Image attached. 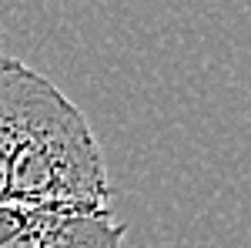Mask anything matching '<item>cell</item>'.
Here are the masks:
<instances>
[{
	"label": "cell",
	"instance_id": "7a4b0ae2",
	"mask_svg": "<svg viewBox=\"0 0 251 248\" xmlns=\"http://www.w3.org/2000/svg\"><path fill=\"white\" fill-rule=\"evenodd\" d=\"M124 235H127V225L117 221L111 208H40L27 228L7 238L0 248H121Z\"/></svg>",
	"mask_w": 251,
	"mask_h": 248
},
{
	"label": "cell",
	"instance_id": "3957f363",
	"mask_svg": "<svg viewBox=\"0 0 251 248\" xmlns=\"http://www.w3.org/2000/svg\"><path fill=\"white\" fill-rule=\"evenodd\" d=\"M50 81L24 60L0 54V201H7V178L20 141L27 134L34 104Z\"/></svg>",
	"mask_w": 251,
	"mask_h": 248
},
{
	"label": "cell",
	"instance_id": "6da1fadb",
	"mask_svg": "<svg viewBox=\"0 0 251 248\" xmlns=\"http://www.w3.org/2000/svg\"><path fill=\"white\" fill-rule=\"evenodd\" d=\"M7 201L74 211H104L111 201L100 144L84 111L54 81L37 97L27 134L14 154Z\"/></svg>",
	"mask_w": 251,
	"mask_h": 248
}]
</instances>
